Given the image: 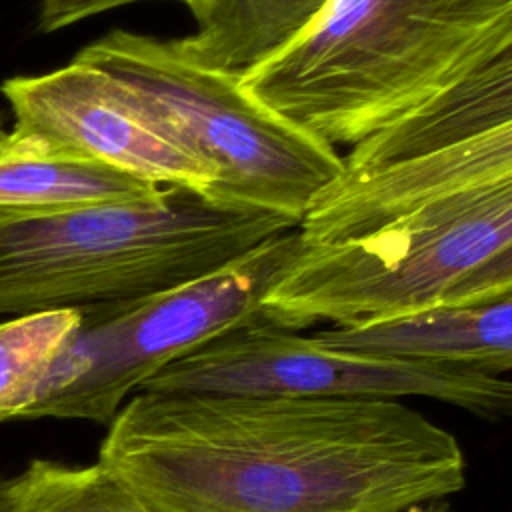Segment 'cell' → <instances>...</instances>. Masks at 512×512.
Wrapping results in <instances>:
<instances>
[{"label": "cell", "instance_id": "obj_5", "mask_svg": "<svg viewBox=\"0 0 512 512\" xmlns=\"http://www.w3.org/2000/svg\"><path fill=\"white\" fill-rule=\"evenodd\" d=\"M74 60L104 72L136 116L210 166L214 200L300 224L340 170L336 148L246 94L238 78L192 64L172 40L118 28Z\"/></svg>", "mask_w": 512, "mask_h": 512}, {"label": "cell", "instance_id": "obj_2", "mask_svg": "<svg viewBox=\"0 0 512 512\" xmlns=\"http://www.w3.org/2000/svg\"><path fill=\"white\" fill-rule=\"evenodd\" d=\"M512 52V0H328L246 94L316 140L354 146Z\"/></svg>", "mask_w": 512, "mask_h": 512}, {"label": "cell", "instance_id": "obj_16", "mask_svg": "<svg viewBox=\"0 0 512 512\" xmlns=\"http://www.w3.org/2000/svg\"><path fill=\"white\" fill-rule=\"evenodd\" d=\"M22 498V474L0 478V512H18Z\"/></svg>", "mask_w": 512, "mask_h": 512}, {"label": "cell", "instance_id": "obj_6", "mask_svg": "<svg viewBox=\"0 0 512 512\" xmlns=\"http://www.w3.org/2000/svg\"><path fill=\"white\" fill-rule=\"evenodd\" d=\"M508 178L512 54H502L354 144L306 208L300 240H356L428 202Z\"/></svg>", "mask_w": 512, "mask_h": 512}, {"label": "cell", "instance_id": "obj_13", "mask_svg": "<svg viewBox=\"0 0 512 512\" xmlns=\"http://www.w3.org/2000/svg\"><path fill=\"white\" fill-rule=\"evenodd\" d=\"M78 324V308L32 312L0 322V420H18Z\"/></svg>", "mask_w": 512, "mask_h": 512}, {"label": "cell", "instance_id": "obj_4", "mask_svg": "<svg viewBox=\"0 0 512 512\" xmlns=\"http://www.w3.org/2000/svg\"><path fill=\"white\" fill-rule=\"evenodd\" d=\"M512 296V178L428 202L370 234L302 252L262 302L298 332Z\"/></svg>", "mask_w": 512, "mask_h": 512}, {"label": "cell", "instance_id": "obj_12", "mask_svg": "<svg viewBox=\"0 0 512 512\" xmlns=\"http://www.w3.org/2000/svg\"><path fill=\"white\" fill-rule=\"evenodd\" d=\"M328 0H188L196 32L172 40L192 64L242 80L286 48Z\"/></svg>", "mask_w": 512, "mask_h": 512}, {"label": "cell", "instance_id": "obj_11", "mask_svg": "<svg viewBox=\"0 0 512 512\" xmlns=\"http://www.w3.org/2000/svg\"><path fill=\"white\" fill-rule=\"evenodd\" d=\"M160 188L14 130L0 138V222L140 200Z\"/></svg>", "mask_w": 512, "mask_h": 512}, {"label": "cell", "instance_id": "obj_15", "mask_svg": "<svg viewBox=\"0 0 512 512\" xmlns=\"http://www.w3.org/2000/svg\"><path fill=\"white\" fill-rule=\"evenodd\" d=\"M134 2H142V0H40L38 28L40 32H56L88 16L102 14ZM178 2L188 4V0H178Z\"/></svg>", "mask_w": 512, "mask_h": 512}, {"label": "cell", "instance_id": "obj_9", "mask_svg": "<svg viewBox=\"0 0 512 512\" xmlns=\"http://www.w3.org/2000/svg\"><path fill=\"white\" fill-rule=\"evenodd\" d=\"M0 92L18 134L158 186L208 194L216 182L210 166L136 116L112 80L92 66L72 60L40 76H14Z\"/></svg>", "mask_w": 512, "mask_h": 512}, {"label": "cell", "instance_id": "obj_18", "mask_svg": "<svg viewBox=\"0 0 512 512\" xmlns=\"http://www.w3.org/2000/svg\"><path fill=\"white\" fill-rule=\"evenodd\" d=\"M6 134V130H4V120H2V114H0V138Z\"/></svg>", "mask_w": 512, "mask_h": 512}, {"label": "cell", "instance_id": "obj_3", "mask_svg": "<svg viewBox=\"0 0 512 512\" xmlns=\"http://www.w3.org/2000/svg\"><path fill=\"white\" fill-rule=\"evenodd\" d=\"M298 222L186 186L0 222V318L122 304L210 274Z\"/></svg>", "mask_w": 512, "mask_h": 512}, {"label": "cell", "instance_id": "obj_1", "mask_svg": "<svg viewBox=\"0 0 512 512\" xmlns=\"http://www.w3.org/2000/svg\"><path fill=\"white\" fill-rule=\"evenodd\" d=\"M98 462L150 512H398L466 488L458 438L394 398L134 392Z\"/></svg>", "mask_w": 512, "mask_h": 512}, {"label": "cell", "instance_id": "obj_8", "mask_svg": "<svg viewBox=\"0 0 512 512\" xmlns=\"http://www.w3.org/2000/svg\"><path fill=\"white\" fill-rule=\"evenodd\" d=\"M142 390L288 394L342 398H432L474 416H510L504 374L408 362L326 346L314 336L258 322L232 330L152 376Z\"/></svg>", "mask_w": 512, "mask_h": 512}, {"label": "cell", "instance_id": "obj_10", "mask_svg": "<svg viewBox=\"0 0 512 512\" xmlns=\"http://www.w3.org/2000/svg\"><path fill=\"white\" fill-rule=\"evenodd\" d=\"M326 346L380 358L504 374L512 368V296L436 306L314 334Z\"/></svg>", "mask_w": 512, "mask_h": 512}, {"label": "cell", "instance_id": "obj_17", "mask_svg": "<svg viewBox=\"0 0 512 512\" xmlns=\"http://www.w3.org/2000/svg\"><path fill=\"white\" fill-rule=\"evenodd\" d=\"M398 512H458V510L448 502V498H436V500L406 506Z\"/></svg>", "mask_w": 512, "mask_h": 512}, {"label": "cell", "instance_id": "obj_7", "mask_svg": "<svg viewBox=\"0 0 512 512\" xmlns=\"http://www.w3.org/2000/svg\"><path fill=\"white\" fill-rule=\"evenodd\" d=\"M300 252V232L292 228L180 286L132 302L78 308V328L18 418L108 424L168 364L232 330L266 322L262 302Z\"/></svg>", "mask_w": 512, "mask_h": 512}, {"label": "cell", "instance_id": "obj_14", "mask_svg": "<svg viewBox=\"0 0 512 512\" xmlns=\"http://www.w3.org/2000/svg\"><path fill=\"white\" fill-rule=\"evenodd\" d=\"M22 474L18 512H150L102 462L34 460Z\"/></svg>", "mask_w": 512, "mask_h": 512}]
</instances>
